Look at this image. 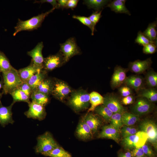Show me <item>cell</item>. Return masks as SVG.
Here are the masks:
<instances>
[{
	"label": "cell",
	"instance_id": "cell-1",
	"mask_svg": "<svg viewBox=\"0 0 157 157\" xmlns=\"http://www.w3.org/2000/svg\"><path fill=\"white\" fill-rule=\"evenodd\" d=\"M55 9L53 8L44 13H42L26 20L22 21L18 19L17 25L15 27V31L13 35L15 36L22 31H31L37 29L41 26L45 18Z\"/></svg>",
	"mask_w": 157,
	"mask_h": 157
},
{
	"label": "cell",
	"instance_id": "cell-2",
	"mask_svg": "<svg viewBox=\"0 0 157 157\" xmlns=\"http://www.w3.org/2000/svg\"><path fill=\"white\" fill-rule=\"evenodd\" d=\"M68 104L76 112L88 109L90 104L89 94L83 90L74 91L72 93Z\"/></svg>",
	"mask_w": 157,
	"mask_h": 157
},
{
	"label": "cell",
	"instance_id": "cell-3",
	"mask_svg": "<svg viewBox=\"0 0 157 157\" xmlns=\"http://www.w3.org/2000/svg\"><path fill=\"white\" fill-rule=\"evenodd\" d=\"M2 74L3 81L2 92L3 94H10L13 90L18 88L23 82L18 70L14 67Z\"/></svg>",
	"mask_w": 157,
	"mask_h": 157
},
{
	"label": "cell",
	"instance_id": "cell-4",
	"mask_svg": "<svg viewBox=\"0 0 157 157\" xmlns=\"http://www.w3.org/2000/svg\"><path fill=\"white\" fill-rule=\"evenodd\" d=\"M37 140L35 151L37 153L42 155L59 146L51 133L48 131L39 135Z\"/></svg>",
	"mask_w": 157,
	"mask_h": 157
},
{
	"label": "cell",
	"instance_id": "cell-5",
	"mask_svg": "<svg viewBox=\"0 0 157 157\" xmlns=\"http://www.w3.org/2000/svg\"><path fill=\"white\" fill-rule=\"evenodd\" d=\"M60 52L62 55L64 63L67 62L73 56L79 54L80 49L74 38L68 39L64 43L60 44Z\"/></svg>",
	"mask_w": 157,
	"mask_h": 157
},
{
	"label": "cell",
	"instance_id": "cell-6",
	"mask_svg": "<svg viewBox=\"0 0 157 157\" xmlns=\"http://www.w3.org/2000/svg\"><path fill=\"white\" fill-rule=\"evenodd\" d=\"M141 131L145 132L148 136V140L155 149L157 147V127L153 121L146 120L142 122L140 125Z\"/></svg>",
	"mask_w": 157,
	"mask_h": 157
},
{
	"label": "cell",
	"instance_id": "cell-7",
	"mask_svg": "<svg viewBox=\"0 0 157 157\" xmlns=\"http://www.w3.org/2000/svg\"><path fill=\"white\" fill-rule=\"evenodd\" d=\"M53 80L51 94L56 98L62 101L71 93V89L64 82L56 79Z\"/></svg>",
	"mask_w": 157,
	"mask_h": 157
},
{
	"label": "cell",
	"instance_id": "cell-8",
	"mask_svg": "<svg viewBox=\"0 0 157 157\" xmlns=\"http://www.w3.org/2000/svg\"><path fill=\"white\" fill-rule=\"evenodd\" d=\"M28 106V110L24 113L28 118L41 121L45 118L46 112L44 106L32 101Z\"/></svg>",
	"mask_w": 157,
	"mask_h": 157
},
{
	"label": "cell",
	"instance_id": "cell-9",
	"mask_svg": "<svg viewBox=\"0 0 157 157\" xmlns=\"http://www.w3.org/2000/svg\"><path fill=\"white\" fill-rule=\"evenodd\" d=\"M153 108L152 102L144 98L140 97L137 99L132 110L133 113L139 116L149 113Z\"/></svg>",
	"mask_w": 157,
	"mask_h": 157
},
{
	"label": "cell",
	"instance_id": "cell-10",
	"mask_svg": "<svg viewBox=\"0 0 157 157\" xmlns=\"http://www.w3.org/2000/svg\"><path fill=\"white\" fill-rule=\"evenodd\" d=\"M103 105L106 107L113 113H123L124 108L119 99L113 94H108L104 97Z\"/></svg>",
	"mask_w": 157,
	"mask_h": 157
},
{
	"label": "cell",
	"instance_id": "cell-11",
	"mask_svg": "<svg viewBox=\"0 0 157 157\" xmlns=\"http://www.w3.org/2000/svg\"><path fill=\"white\" fill-rule=\"evenodd\" d=\"M63 56L60 52L44 58L43 69L46 71H51L60 67L64 63Z\"/></svg>",
	"mask_w": 157,
	"mask_h": 157
},
{
	"label": "cell",
	"instance_id": "cell-12",
	"mask_svg": "<svg viewBox=\"0 0 157 157\" xmlns=\"http://www.w3.org/2000/svg\"><path fill=\"white\" fill-rule=\"evenodd\" d=\"M44 47L42 42L38 43L35 47L27 52V54L32 58L34 64L40 69H43L44 58L42 53Z\"/></svg>",
	"mask_w": 157,
	"mask_h": 157
},
{
	"label": "cell",
	"instance_id": "cell-13",
	"mask_svg": "<svg viewBox=\"0 0 157 157\" xmlns=\"http://www.w3.org/2000/svg\"><path fill=\"white\" fill-rule=\"evenodd\" d=\"M13 102L8 106H3L0 101V124L3 127H5L9 124H13L14 121L13 118L12 109Z\"/></svg>",
	"mask_w": 157,
	"mask_h": 157
},
{
	"label": "cell",
	"instance_id": "cell-14",
	"mask_svg": "<svg viewBox=\"0 0 157 157\" xmlns=\"http://www.w3.org/2000/svg\"><path fill=\"white\" fill-rule=\"evenodd\" d=\"M98 137L110 139L118 143L120 140V132L111 125H106L102 127Z\"/></svg>",
	"mask_w": 157,
	"mask_h": 157
},
{
	"label": "cell",
	"instance_id": "cell-15",
	"mask_svg": "<svg viewBox=\"0 0 157 157\" xmlns=\"http://www.w3.org/2000/svg\"><path fill=\"white\" fill-rule=\"evenodd\" d=\"M126 71L125 69L120 66H118L115 68L110 82L111 85L113 89L119 87L124 83L127 77Z\"/></svg>",
	"mask_w": 157,
	"mask_h": 157
},
{
	"label": "cell",
	"instance_id": "cell-16",
	"mask_svg": "<svg viewBox=\"0 0 157 157\" xmlns=\"http://www.w3.org/2000/svg\"><path fill=\"white\" fill-rule=\"evenodd\" d=\"M151 58L144 60H138L129 64V68L132 72L137 74L142 73L148 69L152 63Z\"/></svg>",
	"mask_w": 157,
	"mask_h": 157
},
{
	"label": "cell",
	"instance_id": "cell-17",
	"mask_svg": "<svg viewBox=\"0 0 157 157\" xmlns=\"http://www.w3.org/2000/svg\"><path fill=\"white\" fill-rule=\"evenodd\" d=\"M76 133L77 137L83 140L92 139L93 134L83 118L80 121L77 127Z\"/></svg>",
	"mask_w": 157,
	"mask_h": 157
},
{
	"label": "cell",
	"instance_id": "cell-18",
	"mask_svg": "<svg viewBox=\"0 0 157 157\" xmlns=\"http://www.w3.org/2000/svg\"><path fill=\"white\" fill-rule=\"evenodd\" d=\"M83 118L93 134L97 132L102 124V121L98 115L92 113H88Z\"/></svg>",
	"mask_w": 157,
	"mask_h": 157
},
{
	"label": "cell",
	"instance_id": "cell-19",
	"mask_svg": "<svg viewBox=\"0 0 157 157\" xmlns=\"http://www.w3.org/2000/svg\"><path fill=\"white\" fill-rule=\"evenodd\" d=\"M41 70L31 60L30 63L28 66L19 69L18 71L20 78L24 82L27 81L32 76Z\"/></svg>",
	"mask_w": 157,
	"mask_h": 157
},
{
	"label": "cell",
	"instance_id": "cell-20",
	"mask_svg": "<svg viewBox=\"0 0 157 157\" xmlns=\"http://www.w3.org/2000/svg\"><path fill=\"white\" fill-rule=\"evenodd\" d=\"M125 0H114L110 1L106 7L110 8L111 10L116 13H125L131 15L129 10L126 8Z\"/></svg>",
	"mask_w": 157,
	"mask_h": 157
},
{
	"label": "cell",
	"instance_id": "cell-21",
	"mask_svg": "<svg viewBox=\"0 0 157 157\" xmlns=\"http://www.w3.org/2000/svg\"><path fill=\"white\" fill-rule=\"evenodd\" d=\"M47 77V71L42 69L32 76L27 81L32 91Z\"/></svg>",
	"mask_w": 157,
	"mask_h": 157
},
{
	"label": "cell",
	"instance_id": "cell-22",
	"mask_svg": "<svg viewBox=\"0 0 157 157\" xmlns=\"http://www.w3.org/2000/svg\"><path fill=\"white\" fill-rule=\"evenodd\" d=\"M143 81V78L141 76L138 75H133L126 77L124 83L126 86L136 91H138L142 87Z\"/></svg>",
	"mask_w": 157,
	"mask_h": 157
},
{
	"label": "cell",
	"instance_id": "cell-23",
	"mask_svg": "<svg viewBox=\"0 0 157 157\" xmlns=\"http://www.w3.org/2000/svg\"><path fill=\"white\" fill-rule=\"evenodd\" d=\"M53 81V79L47 77L33 91H36L49 95L51 94Z\"/></svg>",
	"mask_w": 157,
	"mask_h": 157
},
{
	"label": "cell",
	"instance_id": "cell-24",
	"mask_svg": "<svg viewBox=\"0 0 157 157\" xmlns=\"http://www.w3.org/2000/svg\"><path fill=\"white\" fill-rule=\"evenodd\" d=\"M157 20L150 23L143 33L144 35L151 42L157 43Z\"/></svg>",
	"mask_w": 157,
	"mask_h": 157
},
{
	"label": "cell",
	"instance_id": "cell-25",
	"mask_svg": "<svg viewBox=\"0 0 157 157\" xmlns=\"http://www.w3.org/2000/svg\"><path fill=\"white\" fill-rule=\"evenodd\" d=\"M90 95V106L88 109V112L94 111L96 107L103 104L104 97L98 92L93 91Z\"/></svg>",
	"mask_w": 157,
	"mask_h": 157
},
{
	"label": "cell",
	"instance_id": "cell-26",
	"mask_svg": "<svg viewBox=\"0 0 157 157\" xmlns=\"http://www.w3.org/2000/svg\"><path fill=\"white\" fill-rule=\"evenodd\" d=\"M30 97L32 101L44 106L48 104L50 100L49 95L36 91H32Z\"/></svg>",
	"mask_w": 157,
	"mask_h": 157
},
{
	"label": "cell",
	"instance_id": "cell-27",
	"mask_svg": "<svg viewBox=\"0 0 157 157\" xmlns=\"http://www.w3.org/2000/svg\"><path fill=\"white\" fill-rule=\"evenodd\" d=\"M12 97L13 102L15 103L18 102H24L29 104L31 101L30 97L19 88H17L9 94Z\"/></svg>",
	"mask_w": 157,
	"mask_h": 157
},
{
	"label": "cell",
	"instance_id": "cell-28",
	"mask_svg": "<svg viewBox=\"0 0 157 157\" xmlns=\"http://www.w3.org/2000/svg\"><path fill=\"white\" fill-rule=\"evenodd\" d=\"M50 157H72V155L60 146L42 154Z\"/></svg>",
	"mask_w": 157,
	"mask_h": 157
},
{
	"label": "cell",
	"instance_id": "cell-29",
	"mask_svg": "<svg viewBox=\"0 0 157 157\" xmlns=\"http://www.w3.org/2000/svg\"><path fill=\"white\" fill-rule=\"evenodd\" d=\"M98 115L101 116L107 122H110L113 113L103 104L98 106L94 111Z\"/></svg>",
	"mask_w": 157,
	"mask_h": 157
},
{
	"label": "cell",
	"instance_id": "cell-30",
	"mask_svg": "<svg viewBox=\"0 0 157 157\" xmlns=\"http://www.w3.org/2000/svg\"><path fill=\"white\" fill-rule=\"evenodd\" d=\"M140 97H143L151 102L157 101V91L154 88L144 89L139 94Z\"/></svg>",
	"mask_w": 157,
	"mask_h": 157
},
{
	"label": "cell",
	"instance_id": "cell-31",
	"mask_svg": "<svg viewBox=\"0 0 157 157\" xmlns=\"http://www.w3.org/2000/svg\"><path fill=\"white\" fill-rule=\"evenodd\" d=\"M122 119L124 125L131 126L138 121L139 117L133 113L124 112L122 114Z\"/></svg>",
	"mask_w": 157,
	"mask_h": 157
},
{
	"label": "cell",
	"instance_id": "cell-32",
	"mask_svg": "<svg viewBox=\"0 0 157 157\" xmlns=\"http://www.w3.org/2000/svg\"><path fill=\"white\" fill-rule=\"evenodd\" d=\"M107 0H87L84 1V3L86 4L89 8H92L96 11L101 10L110 1Z\"/></svg>",
	"mask_w": 157,
	"mask_h": 157
},
{
	"label": "cell",
	"instance_id": "cell-33",
	"mask_svg": "<svg viewBox=\"0 0 157 157\" xmlns=\"http://www.w3.org/2000/svg\"><path fill=\"white\" fill-rule=\"evenodd\" d=\"M13 67L4 53L0 50V74L8 71Z\"/></svg>",
	"mask_w": 157,
	"mask_h": 157
},
{
	"label": "cell",
	"instance_id": "cell-34",
	"mask_svg": "<svg viewBox=\"0 0 157 157\" xmlns=\"http://www.w3.org/2000/svg\"><path fill=\"white\" fill-rule=\"evenodd\" d=\"M148 138V136L145 132L141 131H138L135 134V147H142L147 141Z\"/></svg>",
	"mask_w": 157,
	"mask_h": 157
},
{
	"label": "cell",
	"instance_id": "cell-35",
	"mask_svg": "<svg viewBox=\"0 0 157 157\" xmlns=\"http://www.w3.org/2000/svg\"><path fill=\"white\" fill-rule=\"evenodd\" d=\"M122 113H113L110 121V124L118 130H120L123 126L122 119Z\"/></svg>",
	"mask_w": 157,
	"mask_h": 157
},
{
	"label": "cell",
	"instance_id": "cell-36",
	"mask_svg": "<svg viewBox=\"0 0 157 157\" xmlns=\"http://www.w3.org/2000/svg\"><path fill=\"white\" fill-rule=\"evenodd\" d=\"M146 81L150 87H154L157 85V73L153 71L149 72L146 77Z\"/></svg>",
	"mask_w": 157,
	"mask_h": 157
},
{
	"label": "cell",
	"instance_id": "cell-37",
	"mask_svg": "<svg viewBox=\"0 0 157 157\" xmlns=\"http://www.w3.org/2000/svg\"><path fill=\"white\" fill-rule=\"evenodd\" d=\"M72 17L78 20L82 24L88 27L91 31V35H93L94 32L95 30V28L93 27L91 22L88 17L73 15Z\"/></svg>",
	"mask_w": 157,
	"mask_h": 157
},
{
	"label": "cell",
	"instance_id": "cell-38",
	"mask_svg": "<svg viewBox=\"0 0 157 157\" xmlns=\"http://www.w3.org/2000/svg\"><path fill=\"white\" fill-rule=\"evenodd\" d=\"M138 132L137 129L131 126H123L120 130L123 138L135 134Z\"/></svg>",
	"mask_w": 157,
	"mask_h": 157
},
{
	"label": "cell",
	"instance_id": "cell-39",
	"mask_svg": "<svg viewBox=\"0 0 157 157\" xmlns=\"http://www.w3.org/2000/svg\"><path fill=\"white\" fill-rule=\"evenodd\" d=\"M135 134L123 138L122 141V144L124 147L127 149H132L135 148Z\"/></svg>",
	"mask_w": 157,
	"mask_h": 157
},
{
	"label": "cell",
	"instance_id": "cell-40",
	"mask_svg": "<svg viewBox=\"0 0 157 157\" xmlns=\"http://www.w3.org/2000/svg\"><path fill=\"white\" fill-rule=\"evenodd\" d=\"M135 42L139 45L143 46L149 43H155L150 41L141 31L138 32L137 38L135 40Z\"/></svg>",
	"mask_w": 157,
	"mask_h": 157
},
{
	"label": "cell",
	"instance_id": "cell-41",
	"mask_svg": "<svg viewBox=\"0 0 157 157\" xmlns=\"http://www.w3.org/2000/svg\"><path fill=\"white\" fill-rule=\"evenodd\" d=\"M102 11V10L93 12L88 17L95 28L96 24L102 17L101 15Z\"/></svg>",
	"mask_w": 157,
	"mask_h": 157
},
{
	"label": "cell",
	"instance_id": "cell-42",
	"mask_svg": "<svg viewBox=\"0 0 157 157\" xmlns=\"http://www.w3.org/2000/svg\"><path fill=\"white\" fill-rule=\"evenodd\" d=\"M143 52L146 54H151L155 53L157 51V44L150 43L143 46Z\"/></svg>",
	"mask_w": 157,
	"mask_h": 157
},
{
	"label": "cell",
	"instance_id": "cell-43",
	"mask_svg": "<svg viewBox=\"0 0 157 157\" xmlns=\"http://www.w3.org/2000/svg\"><path fill=\"white\" fill-rule=\"evenodd\" d=\"M142 147L147 157H156L151 147L148 143L146 142Z\"/></svg>",
	"mask_w": 157,
	"mask_h": 157
},
{
	"label": "cell",
	"instance_id": "cell-44",
	"mask_svg": "<svg viewBox=\"0 0 157 157\" xmlns=\"http://www.w3.org/2000/svg\"><path fill=\"white\" fill-rule=\"evenodd\" d=\"M18 88L27 95L30 97L32 92V90L27 81L23 82L19 86Z\"/></svg>",
	"mask_w": 157,
	"mask_h": 157
},
{
	"label": "cell",
	"instance_id": "cell-45",
	"mask_svg": "<svg viewBox=\"0 0 157 157\" xmlns=\"http://www.w3.org/2000/svg\"><path fill=\"white\" fill-rule=\"evenodd\" d=\"M119 90L120 94L123 97L131 95L132 92L131 88L126 86L120 87Z\"/></svg>",
	"mask_w": 157,
	"mask_h": 157
},
{
	"label": "cell",
	"instance_id": "cell-46",
	"mask_svg": "<svg viewBox=\"0 0 157 157\" xmlns=\"http://www.w3.org/2000/svg\"><path fill=\"white\" fill-rule=\"evenodd\" d=\"M132 157L146 156L142 147H135L131 152Z\"/></svg>",
	"mask_w": 157,
	"mask_h": 157
},
{
	"label": "cell",
	"instance_id": "cell-47",
	"mask_svg": "<svg viewBox=\"0 0 157 157\" xmlns=\"http://www.w3.org/2000/svg\"><path fill=\"white\" fill-rule=\"evenodd\" d=\"M134 101V97L130 95L123 97L122 99V103L124 105H128L133 103Z\"/></svg>",
	"mask_w": 157,
	"mask_h": 157
},
{
	"label": "cell",
	"instance_id": "cell-48",
	"mask_svg": "<svg viewBox=\"0 0 157 157\" xmlns=\"http://www.w3.org/2000/svg\"><path fill=\"white\" fill-rule=\"evenodd\" d=\"M45 2L49 3L51 4L53 8H59V5L57 2V1L55 0H42L40 1H35L34 3H43Z\"/></svg>",
	"mask_w": 157,
	"mask_h": 157
},
{
	"label": "cell",
	"instance_id": "cell-49",
	"mask_svg": "<svg viewBox=\"0 0 157 157\" xmlns=\"http://www.w3.org/2000/svg\"><path fill=\"white\" fill-rule=\"evenodd\" d=\"M78 1V0H68L65 8L74 9L76 6Z\"/></svg>",
	"mask_w": 157,
	"mask_h": 157
},
{
	"label": "cell",
	"instance_id": "cell-50",
	"mask_svg": "<svg viewBox=\"0 0 157 157\" xmlns=\"http://www.w3.org/2000/svg\"><path fill=\"white\" fill-rule=\"evenodd\" d=\"M59 5V8H66L67 1V0H58L57 1Z\"/></svg>",
	"mask_w": 157,
	"mask_h": 157
},
{
	"label": "cell",
	"instance_id": "cell-51",
	"mask_svg": "<svg viewBox=\"0 0 157 157\" xmlns=\"http://www.w3.org/2000/svg\"><path fill=\"white\" fill-rule=\"evenodd\" d=\"M118 157H132L131 153L127 152L125 153H121L118 156Z\"/></svg>",
	"mask_w": 157,
	"mask_h": 157
},
{
	"label": "cell",
	"instance_id": "cell-52",
	"mask_svg": "<svg viewBox=\"0 0 157 157\" xmlns=\"http://www.w3.org/2000/svg\"><path fill=\"white\" fill-rule=\"evenodd\" d=\"M3 85V81L2 79L0 81V90L1 88H2ZM3 93L0 92V101H1V99L2 98Z\"/></svg>",
	"mask_w": 157,
	"mask_h": 157
},
{
	"label": "cell",
	"instance_id": "cell-53",
	"mask_svg": "<svg viewBox=\"0 0 157 157\" xmlns=\"http://www.w3.org/2000/svg\"><path fill=\"white\" fill-rule=\"evenodd\" d=\"M135 157H147L146 156H137Z\"/></svg>",
	"mask_w": 157,
	"mask_h": 157
}]
</instances>
